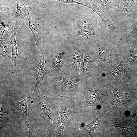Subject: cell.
<instances>
[{
  "label": "cell",
  "mask_w": 137,
  "mask_h": 137,
  "mask_svg": "<svg viewBox=\"0 0 137 137\" xmlns=\"http://www.w3.org/2000/svg\"><path fill=\"white\" fill-rule=\"evenodd\" d=\"M38 8L42 5L43 2L45 0H29Z\"/></svg>",
  "instance_id": "obj_23"
},
{
  "label": "cell",
  "mask_w": 137,
  "mask_h": 137,
  "mask_svg": "<svg viewBox=\"0 0 137 137\" xmlns=\"http://www.w3.org/2000/svg\"><path fill=\"white\" fill-rule=\"evenodd\" d=\"M125 31V32L123 34H117L121 36L122 40L128 41L133 37H137V24L134 25L129 30Z\"/></svg>",
  "instance_id": "obj_16"
},
{
  "label": "cell",
  "mask_w": 137,
  "mask_h": 137,
  "mask_svg": "<svg viewBox=\"0 0 137 137\" xmlns=\"http://www.w3.org/2000/svg\"><path fill=\"white\" fill-rule=\"evenodd\" d=\"M11 44L10 40H0V55L3 57L6 61L10 60V52Z\"/></svg>",
  "instance_id": "obj_14"
},
{
  "label": "cell",
  "mask_w": 137,
  "mask_h": 137,
  "mask_svg": "<svg viewBox=\"0 0 137 137\" xmlns=\"http://www.w3.org/2000/svg\"><path fill=\"white\" fill-rule=\"evenodd\" d=\"M44 56V54L42 53L39 63L33 72L35 78L36 83L33 92V95L37 98L39 97V91L42 82L46 74Z\"/></svg>",
  "instance_id": "obj_9"
},
{
  "label": "cell",
  "mask_w": 137,
  "mask_h": 137,
  "mask_svg": "<svg viewBox=\"0 0 137 137\" xmlns=\"http://www.w3.org/2000/svg\"><path fill=\"white\" fill-rule=\"evenodd\" d=\"M77 26L73 32L74 38L79 36H84L88 40V37L92 35L101 38L98 31L100 29L97 23L90 18L81 17L77 21Z\"/></svg>",
  "instance_id": "obj_3"
},
{
  "label": "cell",
  "mask_w": 137,
  "mask_h": 137,
  "mask_svg": "<svg viewBox=\"0 0 137 137\" xmlns=\"http://www.w3.org/2000/svg\"><path fill=\"white\" fill-rule=\"evenodd\" d=\"M11 7H4L1 4H0V14H1L2 13L6 10L11 8Z\"/></svg>",
  "instance_id": "obj_24"
},
{
  "label": "cell",
  "mask_w": 137,
  "mask_h": 137,
  "mask_svg": "<svg viewBox=\"0 0 137 137\" xmlns=\"http://www.w3.org/2000/svg\"><path fill=\"white\" fill-rule=\"evenodd\" d=\"M63 53L61 52L56 55L53 59V67L56 70H58L60 67L62 63V54Z\"/></svg>",
  "instance_id": "obj_21"
},
{
  "label": "cell",
  "mask_w": 137,
  "mask_h": 137,
  "mask_svg": "<svg viewBox=\"0 0 137 137\" xmlns=\"http://www.w3.org/2000/svg\"><path fill=\"white\" fill-rule=\"evenodd\" d=\"M15 21L13 20L5 23L1 21L0 26V40H10L13 32Z\"/></svg>",
  "instance_id": "obj_13"
},
{
  "label": "cell",
  "mask_w": 137,
  "mask_h": 137,
  "mask_svg": "<svg viewBox=\"0 0 137 137\" xmlns=\"http://www.w3.org/2000/svg\"><path fill=\"white\" fill-rule=\"evenodd\" d=\"M84 97L83 106L77 113L78 114L84 109L90 106L97 107L103 102V94L101 91L92 87L84 85L83 86Z\"/></svg>",
  "instance_id": "obj_5"
},
{
  "label": "cell",
  "mask_w": 137,
  "mask_h": 137,
  "mask_svg": "<svg viewBox=\"0 0 137 137\" xmlns=\"http://www.w3.org/2000/svg\"><path fill=\"white\" fill-rule=\"evenodd\" d=\"M130 51V55L128 58L131 63L137 67V46L133 48L128 47Z\"/></svg>",
  "instance_id": "obj_19"
},
{
  "label": "cell",
  "mask_w": 137,
  "mask_h": 137,
  "mask_svg": "<svg viewBox=\"0 0 137 137\" xmlns=\"http://www.w3.org/2000/svg\"><path fill=\"white\" fill-rule=\"evenodd\" d=\"M83 53L79 51H76L73 56L72 66L74 70L78 73H79V68L81 60Z\"/></svg>",
  "instance_id": "obj_17"
},
{
  "label": "cell",
  "mask_w": 137,
  "mask_h": 137,
  "mask_svg": "<svg viewBox=\"0 0 137 137\" xmlns=\"http://www.w3.org/2000/svg\"><path fill=\"white\" fill-rule=\"evenodd\" d=\"M25 15L29 22L28 27L30 30L36 43L37 51L38 53H41L42 52L41 25L42 23L41 18L35 12H30Z\"/></svg>",
  "instance_id": "obj_4"
},
{
  "label": "cell",
  "mask_w": 137,
  "mask_h": 137,
  "mask_svg": "<svg viewBox=\"0 0 137 137\" xmlns=\"http://www.w3.org/2000/svg\"><path fill=\"white\" fill-rule=\"evenodd\" d=\"M123 6L122 12L123 15L128 14L130 10L136 7L137 0H123Z\"/></svg>",
  "instance_id": "obj_18"
},
{
  "label": "cell",
  "mask_w": 137,
  "mask_h": 137,
  "mask_svg": "<svg viewBox=\"0 0 137 137\" xmlns=\"http://www.w3.org/2000/svg\"><path fill=\"white\" fill-rule=\"evenodd\" d=\"M17 8L14 16L9 21L18 20L21 15L31 11L36 12L39 8L29 0H16Z\"/></svg>",
  "instance_id": "obj_10"
},
{
  "label": "cell",
  "mask_w": 137,
  "mask_h": 137,
  "mask_svg": "<svg viewBox=\"0 0 137 137\" xmlns=\"http://www.w3.org/2000/svg\"><path fill=\"white\" fill-rule=\"evenodd\" d=\"M135 117V118H137V113L134 116Z\"/></svg>",
  "instance_id": "obj_25"
},
{
  "label": "cell",
  "mask_w": 137,
  "mask_h": 137,
  "mask_svg": "<svg viewBox=\"0 0 137 137\" xmlns=\"http://www.w3.org/2000/svg\"><path fill=\"white\" fill-rule=\"evenodd\" d=\"M130 72L129 67L121 59L117 66L111 72L106 73V75L110 79H124L129 75Z\"/></svg>",
  "instance_id": "obj_12"
},
{
  "label": "cell",
  "mask_w": 137,
  "mask_h": 137,
  "mask_svg": "<svg viewBox=\"0 0 137 137\" xmlns=\"http://www.w3.org/2000/svg\"><path fill=\"white\" fill-rule=\"evenodd\" d=\"M97 48L103 70L106 73L111 72L117 66L121 59L118 48L105 39L100 41Z\"/></svg>",
  "instance_id": "obj_1"
},
{
  "label": "cell",
  "mask_w": 137,
  "mask_h": 137,
  "mask_svg": "<svg viewBox=\"0 0 137 137\" xmlns=\"http://www.w3.org/2000/svg\"><path fill=\"white\" fill-rule=\"evenodd\" d=\"M33 90H32L28 96L23 100L19 102H9L10 104L15 107L18 111L23 117L25 125L28 128L29 136L32 135V133H38L33 130L29 124L28 119L27 110L28 105L33 95Z\"/></svg>",
  "instance_id": "obj_8"
},
{
  "label": "cell",
  "mask_w": 137,
  "mask_h": 137,
  "mask_svg": "<svg viewBox=\"0 0 137 137\" xmlns=\"http://www.w3.org/2000/svg\"><path fill=\"white\" fill-rule=\"evenodd\" d=\"M58 95L60 100L59 116L56 126L49 130L47 136H63L66 123L74 112L75 105L72 96Z\"/></svg>",
  "instance_id": "obj_2"
},
{
  "label": "cell",
  "mask_w": 137,
  "mask_h": 137,
  "mask_svg": "<svg viewBox=\"0 0 137 137\" xmlns=\"http://www.w3.org/2000/svg\"><path fill=\"white\" fill-rule=\"evenodd\" d=\"M108 88L112 91L114 94L113 99L109 101L110 104L108 107V108H114L117 111H120L131 100V93H123L114 87Z\"/></svg>",
  "instance_id": "obj_7"
},
{
  "label": "cell",
  "mask_w": 137,
  "mask_h": 137,
  "mask_svg": "<svg viewBox=\"0 0 137 137\" xmlns=\"http://www.w3.org/2000/svg\"><path fill=\"white\" fill-rule=\"evenodd\" d=\"M25 18L24 17H22L19 21H18V20L15 21L13 30L10 38L11 48V58L12 63L11 71L12 75L15 74L19 67L20 60L18 52L16 36L18 29L21 24L24 21Z\"/></svg>",
  "instance_id": "obj_6"
},
{
  "label": "cell",
  "mask_w": 137,
  "mask_h": 137,
  "mask_svg": "<svg viewBox=\"0 0 137 137\" xmlns=\"http://www.w3.org/2000/svg\"><path fill=\"white\" fill-rule=\"evenodd\" d=\"M83 62V70L85 73L88 74L89 73L91 67V59L88 55H86Z\"/></svg>",
  "instance_id": "obj_22"
},
{
  "label": "cell",
  "mask_w": 137,
  "mask_h": 137,
  "mask_svg": "<svg viewBox=\"0 0 137 137\" xmlns=\"http://www.w3.org/2000/svg\"><path fill=\"white\" fill-rule=\"evenodd\" d=\"M107 112L106 109H103L99 113L98 116L94 117L93 120L89 124L83 126H80L77 129H82L87 131L91 137H94L99 134L100 131L99 128L101 119Z\"/></svg>",
  "instance_id": "obj_11"
},
{
  "label": "cell",
  "mask_w": 137,
  "mask_h": 137,
  "mask_svg": "<svg viewBox=\"0 0 137 137\" xmlns=\"http://www.w3.org/2000/svg\"><path fill=\"white\" fill-rule=\"evenodd\" d=\"M110 121H112L114 124L113 126L115 125H118L115 126L114 127L116 128L119 127L117 129V130L120 133H121L123 130L124 131V130H125V131L127 133H133V130L132 127L129 125L127 123L124 122H123V121L121 120V119L118 118H111L110 119Z\"/></svg>",
  "instance_id": "obj_15"
},
{
  "label": "cell",
  "mask_w": 137,
  "mask_h": 137,
  "mask_svg": "<svg viewBox=\"0 0 137 137\" xmlns=\"http://www.w3.org/2000/svg\"><path fill=\"white\" fill-rule=\"evenodd\" d=\"M90 0H88L89 1ZM99 3L104 9H109L113 6L114 0H91Z\"/></svg>",
  "instance_id": "obj_20"
}]
</instances>
